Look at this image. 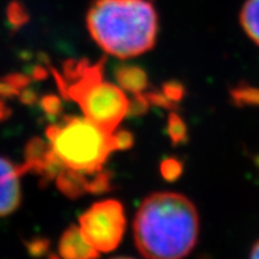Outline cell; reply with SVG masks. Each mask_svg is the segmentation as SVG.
Returning a JSON list of instances; mask_svg holds the SVG:
<instances>
[{
    "label": "cell",
    "mask_w": 259,
    "mask_h": 259,
    "mask_svg": "<svg viewBox=\"0 0 259 259\" xmlns=\"http://www.w3.org/2000/svg\"><path fill=\"white\" fill-rule=\"evenodd\" d=\"M198 214L189 198L157 192L144 198L134 220L137 247L147 259H183L198 238Z\"/></svg>",
    "instance_id": "cell-1"
},
{
    "label": "cell",
    "mask_w": 259,
    "mask_h": 259,
    "mask_svg": "<svg viewBox=\"0 0 259 259\" xmlns=\"http://www.w3.org/2000/svg\"><path fill=\"white\" fill-rule=\"evenodd\" d=\"M86 21L97 44L119 58L150 51L159 29L156 11L147 0H94Z\"/></svg>",
    "instance_id": "cell-2"
},
{
    "label": "cell",
    "mask_w": 259,
    "mask_h": 259,
    "mask_svg": "<svg viewBox=\"0 0 259 259\" xmlns=\"http://www.w3.org/2000/svg\"><path fill=\"white\" fill-rule=\"evenodd\" d=\"M55 73L58 88L81 107L83 116L113 134L128 114L130 101L124 90L103 79V65L69 61L62 73Z\"/></svg>",
    "instance_id": "cell-3"
},
{
    "label": "cell",
    "mask_w": 259,
    "mask_h": 259,
    "mask_svg": "<svg viewBox=\"0 0 259 259\" xmlns=\"http://www.w3.org/2000/svg\"><path fill=\"white\" fill-rule=\"evenodd\" d=\"M47 138L61 170L99 174L110 155L118 151L114 133H107L85 116H70L52 124L47 130Z\"/></svg>",
    "instance_id": "cell-4"
},
{
    "label": "cell",
    "mask_w": 259,
    "mask_h": 259,
    "mask_svg": "<svg viewBox=\"0 0 259 259\" xmlns=\"http://www.w3.org/2000/svg\"><path fill=\"white\" fill-rule=\"evenodd\" d=\"M83 238L99 252H110L122 242L126 230L123 205L116 200H103L93 204L79 217Z\"/></svg>",
    "instance_id": "cell-5"
},
{
    "label": "cell",
    "mask_w": 259,
    "mask_h": 259,
    "mask_svg": "<svg viewBox=\"0 0 259 259\" xmlns=\"http://www.w3.org/2000/svg\"><path fill=\"white\" fill-rule=\"evenodd\" d=\"M21 167L0 156V217L14 213L21 202Z\"/></svg>",
    "instance_id": "cell-6"
},
{
    "label": "cell",
    "mask_w": 259,
    "mask_h": 259,
    "mask_svg": "<svg viewBox=\"0 0 259 259\" xmlns=\"http://www.w3.org/2000/svg\"><path fill=\"white\" fill-rule=\"evenodd\" d=\"M62 259H97L101 252L90 245L81 233L79 226H70L64 232L58 243Z\"/></svg>",
    "instance_id": "cell-7"
},
{
    "label": "cell",
    "mask_w": 259,
    "mask_h": 259,
    "mask_svg": "<svg viewBox=\"0 0 259 259\" xmlns=\"http://www.w3.org/2000/svg\"><path fill=\"white\" fill-rule=\"evenodd\" d=\"M116 81L123 90L133 93L134 96H139L147 88L146 73L138 66H120L116 70Z\"/></svg>",
    "instance_id": "cell-8"
},
{
    "label": "cell",
    "mask_w": 259,
    "mask_h": 259,
    "mask_svg": "<svg viewBox=\"0 0 259 259\" xmlns=\"http://www.w3.org/2000/svg\"><path fill=\"white\" fill-rule=\"evenodd\" d=\"M239 21L246 34L259 45V0H246Z\"/></svg>",
    "instance_id": "cell-9"
},
{
    "label": "cell",
    "mask_w": 259,
    "mask_h": 259,
    "mask_svg": "<svg viewBox=\"0 0 259 259\" xmlns=\"http://www.w3.org/2000/svg\"><path fill=\"white\" fill-rule=\"evenodd\" d=\"M168 133L174 143H180L187 137V128L181 118H179L176 114H170L169 120H168Z\"/></svg>",
    "instance_id": "cell-10"
},
{
    "label": "cell",
    "mask_w": 259,
    "mask_h": 259,
    "mask_svg": "<svg viewBox=\"0 0 259 259\" xmlns=\"http://www.w3.org/2000/svg\"><path fill=\"white\" fill-rule=\"evenodd\" d=\"M233 97L238 103L245 105V103H252V105H259V89H252V88H238L233 92Z\"/></svg>",
    "instance_id": "cell-11"
},
{
    "label": "cell",
    "mask_w": 259,
    "mask_h": 259,
    "mask_svg": "<svg viewBox=\"0 0 259 259\" xmlns=\"http://www.w3.org/2000/svg\"><path fill=\"white\" fill-rule=\"evenodd\" d=\"M181 164L175 159H167L161 163V175L167 180H175L181 175Z\"/></svg>",
    "instance_id": "cell-12"
},
{
    "label": "cell",
    "mask_w": 259,
    "mask_h": 259,
    "mask_svg": "<svg viewBox=\"0 0 259 259\" xmlns=\"http://www.w3.org/2000/svg\"><path fill=\"white\" fill-rule=\"evenodd\" d=\"M42 107L47 113L49 114H57L60 111V102L55 97H47L42 101Z\"/></svg>",
    "instance_id": "cell-13"
},
{
    "label": "cell",
    "mask_w": 259,
    "mask_h": 259,
    "mask_svg": "<svg viewBox=\"0 0 259 259\" xmlns=\"http://www.w3.org/2000/svg\"><path fill=\"white\" fill-rule=\"evenodd\" d=\"M249 259H259V241L252 246L251 251H250Z\"/></svg>",
    "instance_id": "cell-14"
},
{
    "label": "cell",
    "mask_w": 259,
    "mask_h": 259,
    "mask_svg": "<svg viewBox=\"0 0 259 259\" xmlns=\"http://www.w3.org/2000/svg\"><path fill=\"white\" fill-rule=\"evenodd\" d=\"M113 259H134V258H127V256H119V258H113Z\"/></svg>",
    "instance_id": "cell-15"
}]
</instances>
